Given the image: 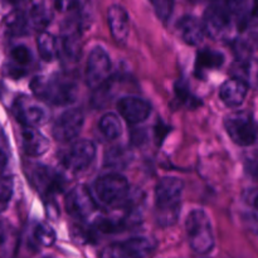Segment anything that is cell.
Returning a JSON list of instances; mask_svg holds the SVG:
<instances>
[{"mask_svg": "<svg viewBox=\"0 0 258 258\" xmlns=\"http://www.w3.org/2000/svg\"><path fill=\"white\" fill-rule=\"evenodd\" d=\"M184 183L176 176L161 178L155 188V207L158 223L169 227L176 222L180 211Z\"/></svg>", "mask_w": 258, "mask_h": 258, "instance_id": "obj_1", "label": "cell"}, {"mask_svg": "<svg viewBox=\"0 0 258 258\" xmlns=\"http://www.w3.org/2000/svg\"><path fill=\"white\" fill-rule=\"evenodd\" d=\"M37 97L55 106L72 103L77 96V85L67 75H53L48 77H35L30 83Z\"/></svg>", "mask_w": 258, "mask_h": 258, "instance_id": "obj_2", "label": "cell"}, {"mask_svg": "<svg viewBox=\"0 0 258 258\" xmlns=\"http://www.w3.org/2000/svg\"><path fill=\"white\" fill-rule=\"evenodd\" d=\"M204 33L217 40L228 39L237 28L236 18L232 12L229 3H213L204 12L203 19Z\"/></svg>", "mask_w": 258, "mask_h": 258, "instance_id": "obj_3", "label": "cell"}, {"mask_svg": "<svg viewBox=\"0 0 258 258\" xmlns=\"http://www.w3.org/2000/svg\"><path fill=\"white\" fill-rule=\"evenodd\" d=\"M189 246L199 254H207L214 247V233L208 216L202 209L190 212L185 222Z\"/></svg>", "mask_w": 258, "mask_h": 258, "instance_id": "obj_4", "label": "cell"}, {"mask_svg": "<svg viewBox=\"0 0 258 258\" xmlns=\"http://www.w3.org/2000/svg\"><path fill=\"white\" fill-rule=\"evenodd\" d=\"M96 197L106 207L116 208L126 203L130 196V185L127 179L117 173L105 174L95 183Z\"/></svg>", "mask_w": 258, "mask_h": 258, "instance_id": "obj_5", "label": "cell"}, {"mask_svg": "<svg viewBox=\"0 0 258 258\" xmlns=\"http://www.w3.org/2000/svg\"><path fill=\"white\" fill-rule=\"evenodd\" d=\"M224 127L232 141L239 146H249L256 143L257 127L254 118L248 111H236L224 118Z\"/></svg>", "mask_w": 258, "mask_h": 258, "instance_id": "obj_6", "label": "cell"}, {"mask_svg": "<svg viewBox=\"0 0 258 258\" xmlns=\"http://www.w3.org/2000/svg\"><path fill=\"white\" fill-rule=\"evenodd\" d=\"M78 5V3H77ZM77 13V7H76ZM82 22L78 14L73 15L67 19L62 27L60 32L59 44H57V49H60L63 57L67 58L71 62H75L81 55V45H82Z\"/></svg>", "mask_w": 258, "mask_h": 258, "instance_id": "obj_7", "label": "cell"}, {"mask_svg": "<svg viewBox=\"0 0 258 258\" xmlns=\"http://www.w3.org/2000/svg\"><path fill=\"white\" fill-rule=\"evenodd\" d=\"M14 115L24 127L37 128L38 126L44 125L48 120V111L44 105L29 96L22 95L14 101Z\"/></svg>", "mask_w": 258, "mask_h": 258, "instance_id": "obj_8", "label": "cell"}, {"mask_svg": "<svg viewBox=\"0 0 258 258\" xmlns=\"http://www.w3.org/2000/svg\"><path fill=\"white\" fill-rule=\"evenodd\" d=\"M111 59L106 50L101 47H96L91 50L86 64V82L91 88H96L110 80Z\"/></svg>", "mask_w": 258, "mask_h": 258, "instance_id": "obj_9", "label": "cell"}, {"mask_svg": "<svg viewBox=\"0 0 258 258\" xmlns=\"http://www.w3.org/2000/svg\"><path fill=\"white\" fill-rule=\"evenodd\" d=\"M96 156V146L90 140H80L68 148L63 154L62 163L67 170L80 173L92 164Z\"/></svg>", "mask_w": 258, "mask_h": 258, "instance_id": "obj_10", "label": "cell"}, {"mask_svg": "<svg viewBox=\"0 0 258 258\" xmlns=\"http://www.w3.org/2000/svg\"><path fill=\"white\" fill-rule=\"evenodd\" d=\"M85 123V115L78 108H71L58 116L53 125V136L59 143H70L80 135Z\"/></svg>", "mask_w": 258, "mask_h": 258, "instance_id": "obj_11", "label": "cell"}, {"mask_svg": "<svg viewBox=\"0 0 258 258\" xmlns=\"http://www.w3.org/2000/svg\"><path fill=\"white\" fill-rule=\"evenodd\" d=\"M67 213L75 219H86L95 212L96 202L86 186H75L66 197Z\"/></svg>", "mask_w": 258, "mask_h": 258, "instance_id": "obj_12", "label": "cell"}, {"mask_svg": "<svg viewBox=\"0 0 258 258\" xmlns=\"http://www.w3.org/2000/svg\"><path fill=\"white\" fill-rule=\"evenodd\" d=\"M30 179L35 188L45 197L60 193L66 184L64 178L59 173L44 165H35L30 170Z\"/></svg>", "mask_w": 258, "mask_h": 258, "instance_id": "obj_13", "label": "cell"}, {"mask_svg": "<svg viewBox=\"0 0 258 258\" xmlns=\"http://www.w3.org/2000/svg\"><path fill=\"white\" fill-rule=\"evenodd\" d=\"M117 110L127 122L138 125L150 116L151 106L148 101L140 97L125 96V97L118 100Z\"/></svg>", "mask_w": 258, "mask_h": 258, "instance_id": "obj_14", "label": "cell"}, {"mask_svg": "<svg viewBox=\"0 0 258 258\" xmlns=\"http://www.w3.org/2000/svg\"><path fill=\"white\" fill-rule=\"evenodd\" d=\"M247 93H248V83L238 77H232L227 80L219 90L221 100L228 107L241 106L246 100Z\"/></svg>", "mask_w": 258, "mask_h": 258, "instance_id": "obj_15", "label": "cell"}, {"mask_svg": "<svg viewBox=\"0 0 258 258\" xmlns=\"http://www.w3.org/2000/svg\"><path fill=\"white\" fill-rule=\"evenodd\" d=\"M107 23L116 43H123L128 37V15L121 5L113 4L107 9Z\"/></svg>", "mask_w": 258, "mask_h": 258, "instance_id": "obj_16", "label": "cell"}, {"mask_svg": "<svg viewBox=\"0 0 258 258\" xmlns=\"http://www.w3.org/2000/svg\"><path fill=\"white\" fill-rule=\"evenodd\" d=\"M22 146L24 153L32 158L44 155L49 149V141L37 128L23 127Z\"/></svg>", "mask_w": 258, "mask_h": 258, "instance_id": "obj_17", "label": "cell"}, {"mask_svg": "<svg viewBox=\"0 0 258 258\" xmlns=\"http://www.w3.org/2000/svg\"><path fill=\"white\" fill-rule=\"evenodd\" d=\"M176 30L181 39L189 45H198L204 38L203 24L191 15H184L176 24Z\"/></svg>", "mask_w": 258, "mask_h": 258, "instance_id": "obj_18", "label": "cell"}, {"mask_svg": "<svg viewBox=\"0 0 258 258\" xmlns=\"http://www.w3.org/2000/svg\"><path fill=\"white\" fill-rule=\"evenodd\" d=\"M52 15V9L47 3H33L29 8V12H28L27 19L29 23V27L43 32L49 25Z\"/></svg>", "mask_w": 258, "mask_h": 258, "instance_id": "obj_19", "label": "cell"}, {"mask_svg": "<svg viewBox=\"0 0 258 258\" xmlns=\"http://www.w3.org/2000/svg\"><path fill=\"white\" fill-rule=\"evenodd\" d=\"M3 28L4 32L10 37H22L28 33L29 29V23H28L27 14L22 10H13L3 22Z\"/></svg>", "mask_w": 258, "mask_h": 258, "instance_id": "obj_20", "label": "cell"}, {"mask_svg": "<svg viewBox=\"0 0 258 258\" xmlns=\"http://www.w3.org/2000/svg\"><path fill=\"white\" fill-rule=\"evenodd\" d=\"M130 150H127L123 146H113L108 149L105 155V166L112 170H120L127 166V164L131 161Z\"/></svg>", "mask_w": 258, "mask_h": 258, "instance_id": "obj_21", "label": "cell"}, {"mask_svg": "<svg viewBox=\"0 0 258 258\" xmlns=\"http://www.w3.org/2000/svg\"><path fill=\"white\" fill-rule=\"evenodd\" d=\"M224 62V55L221 52L213 49H202L197 54L196 68L197 72H203L207 70H216L219 68Z\"/></svg>", "mask_w": 258, "mask_h": 258, "instance_id": "obj_22", "label": "cell"}, {"mask_svg": "<svg viewBox=\"0 0 258 258\" xmlns=\"http://www.w3.org/2000/svg\"><path fill=\"white\" fill-rule=\"evenodd\" d=\"M57 39L53 34H50L47 30L39 32L37 37V47L39 55L45 60V62H50L55 58L57 55Z\"/></svg>", "mask_w": 258, "mask_h": 258, "instance_id": "obj_23", "label": "cell"}, {"mask_svg": "<svg viewBox=\"0 0 258 258\" xmlns=\"http://www.w3.org/2000/svg\"><path fill=\"white\" fill-rule=\"evenodd\" d=\"M123 243L134 258H148L155 249V243L146 237H133Z\"/></svg>", "mask_w": 258, "mask_h": 258, "instance_id": "obj_24", "label": "cell"}, {"mask_svg": "<svg viewBox=\"0 0 258 258\" xmlns=\"http://www.w3.org/2000/svg\"><path fill=\"white\" fill-rule=\"evenodd\" d=\"M101 134L105 136L107 140H116L122 134V123L116 113L108 112L101 117L98 123Z\"/></svg>", "mask_w": 258, "mask_h": 258, "instance_id": "obj_25", "label": "cell"}, {"mask_svg": "<svg viewBox=\"0 0 258 258\" xmlns=\"http://www.w3.org/2000/svg\"><path fill=\"white\" fill-rule=\"evenodd\" d=\"M17 234L8 222L0 221V256H7L14 249Z\"/></svg>", "mask_w": 258, "mask_h": 258, "instance_id": "obj_26", "label": "cell"}, {"mask_svg": "<svg viewBox=\"0 0 258 258\" xmlns=\"http://www.w3.org/2000/svg\"><path fill=\"white\" fill-rule=\"evenodd\" d=\"M34 239L43 247H50L55 241L54 229L47 223H38L34 228Z\"/></svg>", "mask_w": 258, "mask_h": 258, "instance_id": "obj_27", "label": "cell"}, {"mask_svg": "<svg viewBox=\"0 0 258 258\" xmlns=\"http://www.w3.org/2000/svg\"><path fill=\"white\" fill-rule=\"evenodd\" d=\"M10 55H12L13 64L22 68H24L25 66L32 63V59H33V54L32 52H30V49L23 44L17 45V47L13 48Z\"/></svg>", "mask_w": 258, "mask_h": 258, "instance_id": "obj_28", "label": "cell"}, {"mask_svg": "<svg viewBox=\"0 0 258 258\" xmlns=\"http://www.w3.org/2000/svg\"><path fill=\"white\" fill-rule=\"evenodd\" d=\"M13 196V179L10 176H0V213L7 209Z\"/></svg>", "mask_w": 258, "mask_h": 258, "instance_id": "obj_29", "label": "cell"}, {"mask_svg": "<svg viewBox=\"0 0 258 258\" xmlns=\"http://www.w3.org/2000/svg\"><path fill=\"white\" fill-rule=\"evenodd\" d=\"M101 258H134L128 249L126 248L123 242L108 244L103 251L101 252Z\"/></svg>", "mask_w": 258, "mask_h": 258, "instance_id": "obj_30", "label": "cell"}, {"mask_svg": "<svg viewBox=\"0 0 258 258\" xmlns=\"http://www.w3.org/2000/svg\"><path fill=\"white\" fill-rule=\"evenodd\" d=\"M155 9L156 15L160 18L161 20H168L170 18L171 13H173V7L174 3L173 2H165V0H158V2H153L151 3Z\"/></svg>", "mask_w": 258, "mask_h": 258, "instance_id": "obj_31", "label": "cell"}, {"mask_svg": "<svg viewBox=\"0 0 258 258\" xmlns=\"http://www.w3.org/2000/svg\"><path fill=\"white\" fill-rule=\"evenodd\" d=\"M175 91H176V96L179 97V100H181V102L186 103V105H189V103L193 102L197 105V102H196L197 100L190 95L188 85H185L183 81H179V82H176Z\"/></svg>", "mask_w": 258, "mask_h": 258, "instance_id": "obj_32", "label": "cell"}, {"mask_svg": "<svg viewBox=\"0 0 258 258\" xmlns=\"http://www.w3.org/2000/svg\"><path fill=\"white\" fill-rule=\"evenodd\" d=\"M5 165H7V156H5V154L0 150V175H2L3 170L5 169Z\"/></svg>", "mask_w": 258, "mask_h": 258, "instance_id": "obj_33", "label": "cell"}]
</instances>
